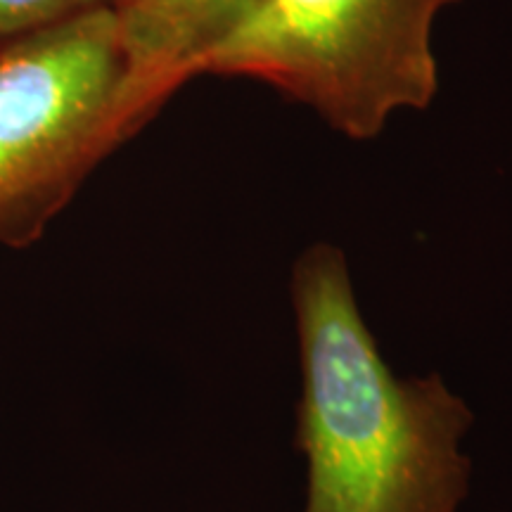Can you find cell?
Returning <instances> with one entry per match:
<instances>
[{"label":"cell","instance_id":"6da1fadb","mask_svg":"<svg viewBox=\"0 0 512 512\" xmlns=\"http://www.w3.org/2000/svg\"><path fill=\"white\" fill-rule=\"evenodd\" d=\"M290 294L304 375L294 439L309 465L304 512H458L470 482L465 401L437 375L399 380L389 370L339 247L304 249Z\"/></svg>","mask_w":512,"mask_h":512},{"label":"cell","instance_id":"7a4b0ae2","mask_svg":"<svg viewBox=\"0 0 512 512\" xmlns=\"http://www.w3.org/2000/svg\"><path fill=\"white\" fill-rule=\"evenodd\" d=\"M458 0H256L211 46L195 76L278 88L351 140L394 114L425 110L439 88L434 22Z\"/></svg>","mask_w":512,"mask_h":512},{"label":"cell","instance_id":"3957f363","mask_svg":"<svg viewBox=\"0 0 512 512\" xmlns=\"http://www.w3.org/2000/svg\"><path fill=\"white\" fill-rule=\"evenodd\" d=\"M138 128L112 5L0 50V245L34 242L83 176Z\"/></svg>","mask_w":512,"mask_h":512},{"label":"cell","instance_id":"277c9868","mask_svg":"<svg viewBox=\"0 0 512 512\" xmlns=\"http://www.w3.org/2000/svg\"><path fill=\"white\" fill-rule=\"evenodd\" d=\"M256 0H121V43L128 64V100L138 126L174 95L211 46Z\"/></svg>","mask_w":512,"mask_h":512},{"label":"cell","instance_id":"5b68a950","mask_svg":"<svg viewBox=\"0 0 512 512\" xmlns=\"http://www.w3.org/2000/svg\"><path fill=\"white\" fill-rule=\"evenodd\" d=\"M121 0H0V38H19Z\"/></svg>","mask_w":512,"mask_h":512}]
</instances>
